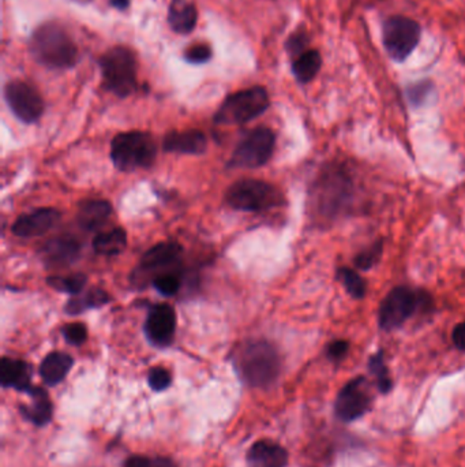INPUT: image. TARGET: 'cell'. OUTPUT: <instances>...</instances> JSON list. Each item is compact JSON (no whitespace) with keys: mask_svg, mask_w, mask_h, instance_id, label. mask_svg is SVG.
Segmentation results:
<instances>
[{"mask_svg":"<svg viewBox=\"0 0 465 467\" xmlns=\"http://www.w3.org/2000/svg\"><path fill=\"white\" fill-rule=\"evenodd\" d=\"M355 186L348 169L342 164L324 167L312 189L313 216L320 223H332L350 211Z\"/></svg>","mask_w":465,"mask_h":467,"instance_id":"cell-1","label":"cell"},{"mask_svg":"<svg viewBox=\"0 0 465 467\" xmlns=\"http://www.w3.org/2000/svg\"><path fill=\"white\" fill-rule=\"evenodd\" d=\"M28 50L32 60L47 70H70L79 62L78 45L58 21L36 26L29 36Z\"/></svg>","mask_w":465,"mask_h":467,"instance_id":"cell-2","label":"cell"},{"mask_svg":"<svg viewBox=\"0 0 465 467\" xmlns=\"http://www.w3.org/2000/svg\"><path fill=\"white\" fill-rule=\"evenodd\" d=\"M233 365L242 381L251 389H269L280 378V354L267 341L242 344L233 357Z\"/></svg>","mask_w":465,"mask_h":467,"instance_id":"cell-3","label":"cell"},{"mask_svg":"<svg viewBox=\"0 0 465 467\" xmlns=\"http://www.w3.org/2000/svg\"><path fill=\"white\" fill-rule=\"evenodd\" d=\"M101 84L116 97L126 99L138 87V62L126 45H114L97 60Z\"/></svg>","mask_w":465,"mask_h":467,"instance_id":"cell-4","label":"cell"},{"mask_svg":"<svg viewBox=\"0 0 465 467\" xmlns=\"http://www.w3.org/2000/svg\"><path fill=\"white\" fill-rule=\"evenodd\" d=\"M158 147L148 133H121L111 142V160L121 171L149 169L156 160Z\"/></svg>","mask_w":465,"mask_h":467,"instance_id":"cell-5","label":"cell"},{"mask_svg":"<svg viewBox=\"0 0 465 467\" xmlns=\"http://www.w3.org/2000/svg\"><path fill=\"white\" fill-rule=\"evenodd\" d=\"M432 298L424 291L398 286L388 293L378 310V324L387 333L403 326L418 310L429 309Z\"/></svg>","mask_w":465,"mask_h":467,"instance_id":"cell-6","label":"cell"},{"mask_svg":"<svg viewBox=\"0 0 465 467\" xmlns=\"http://www.w3.org/2000/svg\"><path fill=\"white\" fill-rule=\"evenodd\" d=\"M269 93L264 87H247L232 93L214 114V124L235 126L254 121L269 108Z\"/></svg>","mask_w":465,"mask_h":467,"instance_id":"cell-7","label":"cell"},{"mask_svg":"<svg viewBox=\"0 0 465 467\" xmlns=\"http://www.w3.org/2000/svg\"><path fill=\"white\" fill-rule=\"evenodd\" d=\"M421 39V23L414 18L396 14L382 23V44L393 62H406L418 49Z\"/></svg>","mask_w":465,"mask_h":467,"instance_id":"cell-8","label":"cell"},{"mask_svg":"<svg viewBox=\"0 0 465 467\" xmlns=\"http://www.w3.org/2000/svg\"><path fill=\"white\" fill-rule=\"evenodd\" d=\"M231 208L244 212H262L283 204V196L264 180L242 179L233 183L225 195Z\"/></svg>","mask_w":465,"mask_h":467,"instance_id":"cell-9","label":"cell"},{"mask_svg":"<svg viewBox=\"0 0 465 467\" xmlns=\"http://www.w3.org/2000/svg\"><path fill=\"white\" fill-rule=\"evenodd\" d=\"M276 135L269 127L250 130L236 145L228 167L231 169H258L265 166L275 151Z\"/></svg>","mask_w":465,"mask_h":467,"instance_id":"cell-10","label":"cell"},{"mask_svg":"<svg viewBox=\"0 0 465 467\" xmlns=\"http://www.w3.org/2000/svg\"><path fill=\"white\" fill-rule=\"evenodd\" d=\"M374 395L365 376L351 379L342 386L334 400V416L344 424H351L366 416L373 407Z\"/></svg>","mask_w":465,"mask_h":467,"instance_id":"cell-11","label":"cell"},{"mask_svg":"<svg viewBox=\"0 0 465 467\" xmlns=\"http://www.w3.org/2000/svg\"><path fill=\"white\" fill-rule=\"evenodd\" d=\"M4 96L10 111L23 124H34L44 114V100L39 90L23 79L7 82L5 85Z\"/></svg>","mask_w":465,"mask_h":467,"instance_id":"cell-12","label":"cell"},{"mask_svg":"<svg viewBox=\"0 0 465 467\" xmlns=\"http://www.w3.org/2000/svg\"><path fill=\"white\" fill-rule=\"evenodd\" d=\"M143 331L153 346L160 349L171 346L177 331V313L174 307H169V304L154 305L149 310Z\"/></svg>","mask_w":465,"mask_h":467,"instance_id":"cell-13","label":"cell"},{"mask_svg":"<svg viewBox=\"0 0 465 467\" xmlns=\"http://www.w3.org/2000/svg\"><path fill=\"white\" fill-rule=\"evenodd\" d=\"M60 212L55 208H40L31 214L23 215L13 224V233L17 237H41L57 225Z\"/></svg>","mask_w":465,"mask_h":467,"instance_id":"cell-14","label":"cell"},{"mask_svg":"<svg viewBox=\"0 0 465 467\" xmlns=\"http://www.w3.org/2000/svg\"><path fill=\"white\" fill-rule=\"evenodd\" d=\"M247 466L249 467H287L288 466V451L269 439L255 442L247 451Z\"/></svg>","mask_w":465,"mask_h":467,"instance_id":"cell-15","label":"cell"},{"mask_svg":"<svg viewBox=\"0 0 465 467\" xmlns=\"http://www.w3.org/2000/svg\"><path fill=\"white\" fill-rule=\"evenodd\" d=\"M163 148L166 152L180 155H202L208 148L206 135L201 130L190 129L183 132H169L164 138Z\"/></svg>","mask_w":465,"mask_h":467,"instance_id":"cell-16","label":"cell"},{"mask_svg":"<svg viewBox=\"0 0 465 467\" xmlns=\"http://www.w3.org/2000/svg\"><path fill=\"white\" fill-rule=\"evenodd\" d=\"M81 246L73 237H58L48 241L41 249L45 264L50 267H68L78 259Z\"/></svg>","mask_w":465,"mask_h":467,"instance_id":"cell-17","label":"cell"},{"mask_svg":"<svg viewBox=\"0 0 465 467\" xmlns=\"http://www.w3.org/2000/svg\"><path fill=\"white\" fill-rule=\"evenodd\" d=\"M182 248L178 243H164L149 249L141 259L140 270L143 272H159L169 270L179 262Z\"/></svg>","mask_w":465,"mask_h":467,"instance_id":"cell-18","label":"cell"},{"mask_svg":"<svg viewBox=\"0 0 465 467\" xmlns=\"http://www.w3.org/2000/svg\"><path fill=\"white\" fill-rule=\"evenodd\" d=\"M32 368L23 360L4 357L0 361V383L4 389L28 392L32 389Z\"/></svg>","mask_w":465,"mask_h":467,"instance_id":"cell-19","label":"cell"},{"mask_svg":"<svg viewBox=\"0 0 465 467\" xmlns=\"http://www.w3.org/2000/svg\"><path fill=\"white\" fill-rule=\"evenodd\" d=\"M26 394L31 397V403L21 406V416L33 426H47L54 414V406L50 403L47 391L41 387L33 386Z\"/></svg>","mask_w":465,"mask_h":467,"instance_id":"cell-20","label":"cell"},{"mask_svg":"<svg viewBox=\"0 0 465 467\" xmlns=\"http://www.w3.org/2000/svg\"><path fill=\"white\" fill-rule=\"evenodd\" d=\"M167 23L174 33L190 34L198 23V10L193 0H172L167 14Z\"/></svg>","mask_w":465,"mask_h":467,"instance_id":"cell-21","label":"cell"},{"mask_svg":"<svg viewBox=\"0 0 465 467\" xmlns=\"http://www.w3.org/2000/svg\"><path fill=\"white\" fill-rule=\"evenodd\" d=\"M113 215V206L105 200H87L79 206L77 222L85 231L100 230Z\"/></svg>","mask_w":465,"mask_h":467,"instance_id":"cell-22","label":"cell"},{"mask_svg":"<svg viewBox=\"0 0 465 467\" xmlns=\"http://www.w3.org/2000/svg\"><path fill=\"white\" fill-rule=\"evenodd\" d=\"M73 365L74 360L70 355L60 352L50 353L40 365V376L47 386L55 387L65 380Z\"/></svg>","mask_w":465,"mask_h":467,"instance_id":"cell-23","label":"cell"},{"mask_svg":"<svg viewBox=\"0 0 465 467\" xmlns=\"http://www.w3.org/2000/svg\"><path fill=\"white\" fill-rule=\"evenodd\" d=\"M323 68V57L315 49L305 50L302 54L291 60L292 76L299 84H310Z\"/></svg>","mask_w":465,"mask_h":467,"instance_id":"cell-24","label":"cell"},{"mask_svg":"<svg viewBox=\"0 0 465 467\" xmlns=\"http://www.w3.org/2000/svg\"><path fill=\"white\" fill-rule=\"evenodd\" d=\"M126 245L127 234L122 227L98 234L93 240V249L96 253L103 254V256H115L123 252Z\"/></svg>","mask_w":465,"mask_h":467,"instance_id":"cell-25","label":"cell"},{"mask_svg":"<svg viewBox=\"0 0 465 467\" xmlns=\"http://www.w3.org/2000/svg\"><path fill=\"white\" fill-rule=\"evenodd\" d=\"M108 302H110V296L105 290L93 288L79 298L70 299L68 304L66 305L65 310L68 315L76 316L87 309H97V307H105Z\"/></svg>","mask_w":465,"mask_h":467,"instance_id":"cell-26","label":"cell"},{"mask_svg":"<svg viewBox=\"0 0 465 467\" xmlns=\"http://www.w3.org/2000/svg\"><path fill=\"white\" fill-rule=\"evenodd\" d=\"M369 371L376 379L377 389L381 394L387 395L392 391L393 380L390 378L389 369L385 362L384 352L376 353L369 360Z\"/></svg>","mask_w":465,"mask_h":467,"instance_id":"cell-27","label":"cell"},{"mask_svg":"<svg viewBox=\"0 0 465 467\" xmlns=\"http://www.w3.org/2000/svg\"><path fill=\"white\" fill-rule=\"evenodd\" d=\"M87 278L85 273H74L68 276H50L48 278L47 283L54 290L60 293L70 294V296H78L82 293L85 286H87Z\"/></svg>","mask_w":465,"mask_h":467,"instance_id":"cell-28","label":"cell"},{"mask_svg":"<svg viewBox=\"0 0 465 467\" xmlns=\"http://www.w3.org/2000/svg\"><path fill=\"white\" fill-rule=\"evenodd\" d=\"M337 279L344 286L345 291L350 294L352 298L363 299L368 293V285H366L363 278H360L356 270L348 267H342L337 270Z\"/></svg>","mask_w":465,"mask_h":467,"instance_id":"cell-29","label":"cell"},{"mask_svg":"<svg viewBox=\"0 0 465 467\" xmlns=\"http://www.w3.org/2000/svg\"><path fill=\"white\" fill-rule=\"evenodd\" d=\"M151 283L161 296H175L182 286V272L178 270H166L154 276Z\"/></svg>","mask_w":465,"mask_h":467,"instance_id":"cell-30","label":"cell"},{"mask_svg":"<svg viewBox=\"0 0 465 467\" xmlns=\"http://www.w3.org/2000/svg\"><path fill=\"white\" fill-rule=\"evenodd\" d=\"M284 47H286L289 60H294L295 57L302 54L305 50L310 49V36H308L307 32L303 31V29H297V31H294L289 34Z\"/></svg>","mask_w":465,"mask_h":467,"instance_id":"cell-31","label":"cell"},{"mask_svg":"<svg viewBox=\"0 0 465 467\" xmlns=\"http://www.w3.org/2000/svg\"><path fill=\"white\" fill-rule=\"evenodd\" d=\"M382 252H384V243L382 241L373 243L370 248L365 249L355 257V265L359 270H371L377 262L381 259Z\"/></svg>","mask_w":465,"mask_h":467,"instance_id":"cell-32","label":"cell"},{"mask_svg":"<svg viewBox=\"0 0 465 467\" xmlns=\"http://www.w3.org/2000/svg\"><path fill=\"white\" fill-rule=\"evenodd\" d=\"M214 57L211 45L206 42H198L188 47L185 51V60L190 65H205Z\"/></svg>","mask_w":465,"mask_h":467,"instance_id":"cell-33","label":"cell"},{"mask_svg":"<svg viewBox=\"0 0 465 467\" xmlns=\"http://www.w3.org/2000/svg\"><path fill=\"white\" fill-rule=\"evenodd\" d=\"M123 467H178L171 459L163 456L132 455L124 462Z\"/></svg>","mask_w":465,"mask_h":467,"instance_id":"cell-34","label":"cell"},{"mask_svg":"<svg viewBox=\"0 0 465 467\" xmlns=\"http://www.w3.org/2000/svg\"><path fill=\"white\" fill-rule=\"evenodd\" d=\"M148 384L154 392L166 391L171 387L172 376L166 368H151L149 371Z\"/></svg>","mask_w":465,"mask_h":467,"instance_id":"cell-35","label":"cell"},{"mask_svg":"<svg viewBox=\"0 0 465 467\" xmlns=\"http://www.w3.org/2000/svg\"><path fill=\"white\" fill-rule=\"evenodd\" d=\"M63 336L73 346H81L87 339V326L81 323L68 324L63 328Z\"/></svg>","mask_w":465,"mask_h":467,"instance_id":"cell-36","label":"cell"},{"mask_svg":"<svg viewBox=\"0 0 465 467\" xmlns=\"http://www.w3.org/2000/svg\"><path fill=\"white\" fill-rule=\"evenodd\" d=\"M430 90H432L430 82H418V84L411 85L406 89V96H408L411 105H419L429 96Z\"/></svg>","mask_w":465,"mask_h":467,"instance_id":"cell-37","label":"cell"},{"mask_svg":"<svg viewBox=\"0 0 465 467\" xmlns=\"http://www.w3.org/2000/svg\"><path fill=\"white\" fill-rule=\"evenodd\" d=\"M348 352H350V342L339 339V341H333L329 344L328 349H326V357L332 362H340L347 357Z\"/></svg>","mask_w":465,"mask_h":467,"instance_id":"cell-38","label":"cell"},{"mask_svg":"<svg viewBox=\"0 0 465 467\" xmlns=\"http://www.w3.org/2000/svg\"><path fill=\"white\" fill-rule=\"evenodd\" d=\"M451 341H453L456 349L465 352V321L454 326L453 333H451Z\"/></svg>","mask_w":465,"mask_h":467,"instance_id":"cell-39","label":"cell"},{"mask_svg":"<svg viewBox=\"0 0 465 467\" xmlns=\"http://www.w3.org/2000/svg\"><path fill=\"white\" fill-rule=\"evenodd\" d=\"M130 5H132L130 0H110V6L119 10V12H126Z\"/></svg>","mask_w":465,"mask_h":467,"instance_id":"cell-40","label":"cell"},{"mask_svg":"<svg viewBox=\"0 0 465 467\" xmlns=\"http://www.w3.org/2000/svg\"><path fill=\"white\" fill-rule=\"evenodd\" d=\"M74 2H77V4L87 5L89 4V2H92V0H74Z\"/></svg>","mask_w":465,"mask_h":467,"instance_id":"cell-41","label":"cell"}]
</instances>
